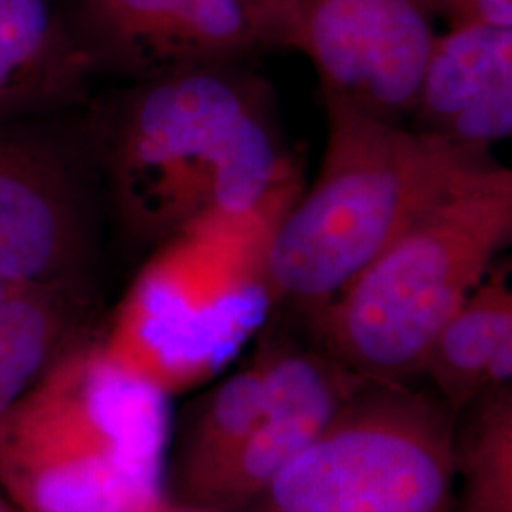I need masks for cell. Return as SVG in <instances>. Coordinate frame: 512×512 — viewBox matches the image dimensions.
Returning a JSON list of instances; mask_svg holds the SVG:
<instances>
[{
	"label": "cell",
	"mask_w": 512,
	"mask_h": 512,
	"mask_svg": "<svg viewBox=\"0 0 512 512\" xmlns=\"http://www.w3.org/2000/svg\"><path fill=\"white\" fill-rule=\"evenodd\" d=\"M107 169L124 224L150 241L285 211L296 188L270 88L243 63L141 82L112 122Z\"/></svg>",
	"instance_id": "obj_1"
},
{
	"label": "cell",
	"mask_w": 512,
	"mask_h": 512,
	"mask_svg": "<svg viewBox=\"0 0 512 512\" xmlns=\"http://www.w3.org/2000/svg\"><path fill=\"white\" fill-rule=\"evenodd\" d=\"M327 147L315 183L275 222L264 272L277 302L313 313L421 213L478 169L490 150L385 122L323 95Z\"/></svg>",
	"instance_id": "obj_2"
},
{
	"label": "cell",
	"mask_w": 512,
	"mask_h": 512,
	"mask_svg": "<svg viewBox=\"0 0 512 512\" xmlns=\"http://www.w3.org/2000/svg\"><path fill=\"white\" fill-rule=\"evenodd\" d=\"M169 397L73 338L0 427V492L25 512H154Z\"/></svg>",
	"instance_id": "obj_3"
},
{
	"label": "cell",
	"mask_w": 512,
	"mask_h": 512,
	"mask_svg": "<svg viewBox=\"0 0 512 512\" xmlns=\"http://www.w3.org/2000/svg\"><path fill=\"white\" fill-rule=\"evenodd\" d=\"M512 239V173L478 169L427 207L323 308L315 342L355 374L408 382Z\"/></svg>",
	"instance_id": "obj_4"
},
{
	"label": "cell",
	"mask_w": 512,
	"mask_h": 512,
	"mask_svg": "<svg viewBox=\"0 0 512 512\" xmlns=\"http://www.w3.org/2000/svg\"><path fill=\"white\" fill-rule=\"evenodd\" d=\"M285 211L202 220L165 239L99 340L110 363L165 397L213 380L275 304L264 251Z\"/></svg>",
	"instance_id": "obj_5"
},
{
	"label": "cell",
	"mask_w": 512,
	"mask_h": 512,
	"mask_svg": "<svg viewBox=\"0 0 512 512\" xmlns=\"http://www.w3.org/2000/svg\"><path fill=\"white\" fill-rule=\"evenodd\" d=\"M458 416L433 391L365 378L255 512H452Z\"/></svg>",
	"instance_id": "obj_6"
},
{
	"label": "cell",
	"mask_w": 512,
	"mask_h": 512,
	"mask_svg": "<svg viewBox=\"0 0 512 512\" xmlns=\"http://www.w3.org/2000/svg\"><path fill=\"white\" fill-rule=\"evenodd\" d=\"M69 23L95 67L139 82L294 48L289 0H74Z\"/></svg>",
	"instance_id": "obj_7"
},
{
	"label": "cell",
	"mask_w": 512,
	"mask_h": 512,
	"mask_svg": "<svg viewBox=\"0 0 512 512\" xmlns=\"http://www.w3.org/2000/svg\"><path fill=\"white\" fill-rule=\"evenodd\" d=\"M294 48L323 95L385 122L410 118L437 40L429 0H289Z\"/></svg>",
	"instance_id": "obj_8"
},
{
	"label": "cell",
	"mask_w": 512,
	"mask_h": 512,
	"mask_svg": "<svg viewBox=\"0 0 512 512\" xmlns=\"http://www.w3.org/2000/svg\"><path fill=\"white\" fill-rule=\"evenodd\" d=\"M258 349L266 365V393L255 421L234 454L179 503L183 507L253 509L365 380L317 342L300 346L283 334H266Z\"/></svg>",
	"instance_id": "obj_9"
},
{
	"label": "cell",
	"mask_w": 512,
	"mask_h": 512,
	"mask_svg": "<svg viewBox=\"0 0 512 512\" xmlns=\"http://www.w3.org/2000/svg\"><path fill=\"white\" fill-rule=\"evenodd\" d=\"M412 128L490 150L512 129V27L459 25L437 35Z\"/></svg>",
	"instance_id": "obj_10"
},
{
	"label": "cell",
	"mask_w": 512,
	"mask_h": 512,
	"mask_svg": "<svg viewBox=\"0 0 512 512\" xmlns=\"http://www.w3.org/2000/svg\"><path fill=\"white\" fill-rule=\"evenodd\" d=\"M80 249L76 202L61 169L0 137V279L61 287Z\"/></svg>",
	"instance_id": "obj_11"
},
{
	"label": "cell",
	"mask_w": 512,
	"mask_h": 512,
	"mask_svg": "<svg viewBox=\"0 0 512 512\" xmlns=\"http://www.w3.org/2000/svg\"><path fill=\"white\" fill-rule=\"evenodd\" d=\"M420 376L459 416L480 395L512 382L509 262L492 272L446 321L425 353Z\"/></svg>",
	"instance_id": "obj_12"
},
{
	"label": "cell",
	"mask_w": 512,
	"mask_h": 512,
	"mask_svg": "<svg viewBox=\"0 0 512 512\" xmlns=\"http://www.w3.org/2000/svg\"><path fill=\"white\" fill-rule=\"evenodd\" d=\"M92 69L55 0H0V112L73 99Z\"/></svg>",
	"instance_id": "obj_13"
},
{
	"label": "cell",
	"mask_w": 512,
	"mask_h": 512,
	"mask_svg": "<svg viewBox=\"0 0 512 512\" xmlns=\"http://www.w3.org/2000/svg\"><path fill=\"white\" fill-rule=\"evenodd\" d=\"M264 393L266 365L256 348L245 365L194 403L181 429L169 437L164 478L167 503H183L234 454L255 421Z\"/></svg>",
	"instance_id": "obj_14"
},
{
	"label": "cell",
	"mask_w": 512,
	"mask_h": 512,
	"mask_svg": "<svg viewBox=\"0 0 512 512\" xmlns=\"http://www.w3.org/2000/svg\"><path fill=\"white\" fill-rule=\"evenodd\" d=\"M73 338L61 287L0 279V427Z\"/></svg>",
	"instance_id": "obj_15"
},
{
	"label": "cell",
	"mask_w": 512,
	"mask_h": 512,
	"mask_svg": "<svg viewBox=\"0 0 512 512\" xmlns=\"http://www.w3.org/2000/svg\"><path fill=\"white\" fill-rule=\"evenodd\" d=\"M461 414L452 512H512V385L480 395Z\"/></svg>",
	"instance_id": "obj_16"
},
{
	"label": "cell",
	"mask_w": 512,
	"mask_h": 512,
	"mask_svg": "<svg viewBox=\"0 0 512 512\" xmlns=\"http://www.w3.org/2000/svg\"><path fill=\"white\" fill-rule=\"evenodd\" d=\"M429 4L435 16L448 19L450 27H512V0H429Z\"/></svg>",
	"instance_id": "obj_17"
},
{
	"label": "cell",
	"mask_w": 512,
	"mask_h": 512,
	"mask_svg": "<svg viewBox=\"0 0 512 512\" xmlns=\"http://www.w3.org/2000/svg\"><path fill=\"white\" fill-rule=\"evenodd\" d=\"M154 512H226V511H211V509H196V507H183V505H173L164 501L158 509Z\"/></svg>",
	"instance_id": "obj_18"
}]
</instances>
